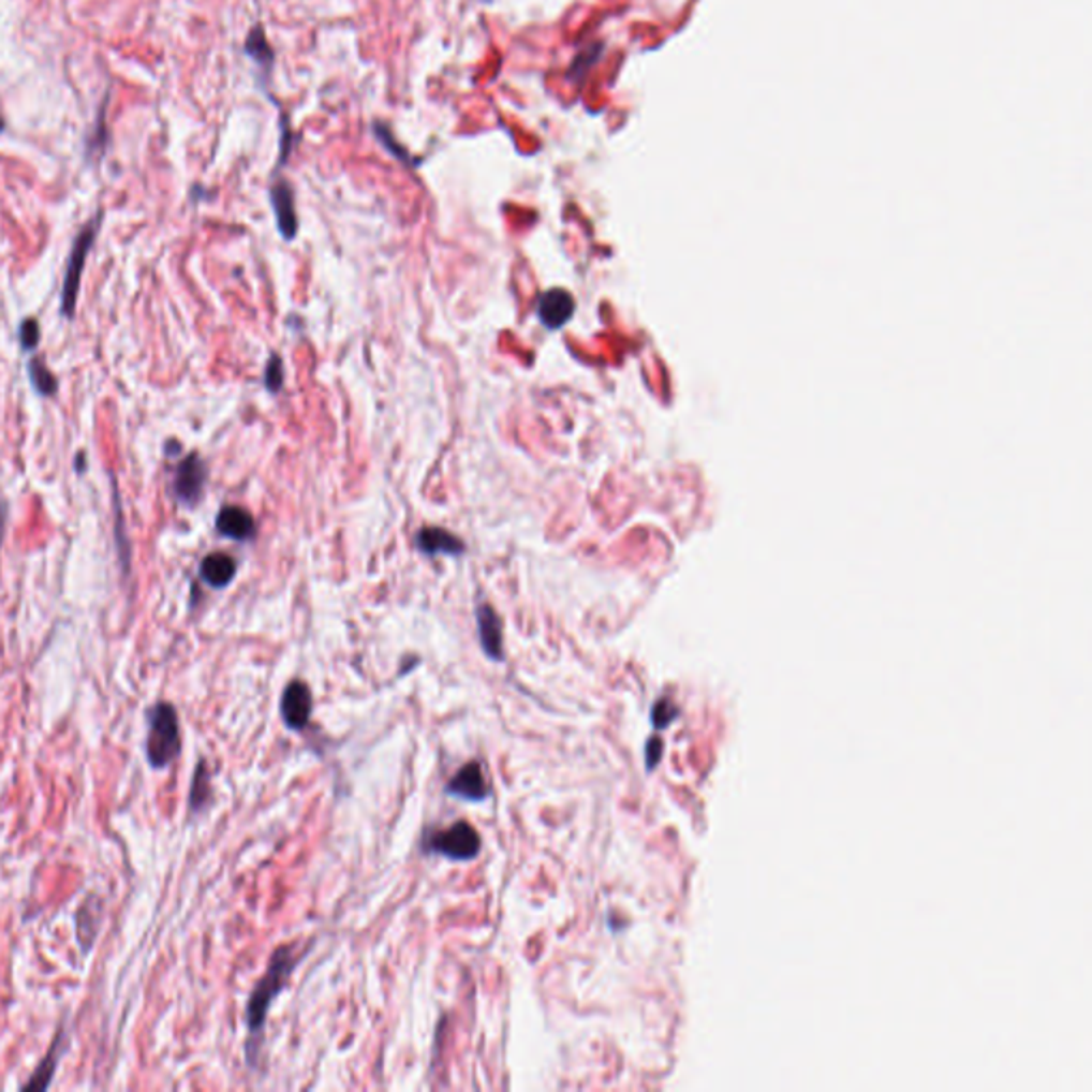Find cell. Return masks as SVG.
<instances>
[{"instance_id": "9", "label": "cell", "mask_w": 1092, "mask_h": 1092, "mask_svg": "<svg viewBox=\"0 0 1092 1092\" xmlns=\"http://www.w3.org/2000/svg\"><path fill=\"white\" fill-rule=\"evenodd\" d=\"M574 314V299L563 289H550L538 299V319L546 329H561Z\"/></svg>"}, {"instance_id": "20", "label": "cell", "mask_w": 1092, "mask_h": 1092, "mask_svg": "<svg viewBox=\"0 0 1092 1092\" xmlns=\"http://www.w3.org/2000/svg\"><path fill=\"white\" fill-rule=\"evenodd\" d=\"M282 382H284V369H282V361L274 355L269 359L267 365V371H265V386L269 393H278L282 388Z\"/></svg>"}, {"instance_id": "8", "label": "cell", "mask_w": 1092, "mask_h": 1092, "mask_svg": "<svg viewBox=\"0 0 1092 1092\" xmlns=\"http://www.w3.org/2000/svg\"><path fill=\"white\" fill-rule=\"evenodd\" d=\"M205 478H207V470H205V463L201 461V457L198 455L186 457L180 463V468L176 472V481H174L176 498L188 506L196 504L203 496Z\"/></svg>"}, {"instance_id": "23", "label": "cell", "mask_w": 1092, "mask_h": 1092, "mask_svg": "<svg viewBox=\"0 0 1092 1092\" xmlns=\"http://www.w3.org/2000/svg\"><path fill=\"white\" fill-rule=\"evenodd\" d=\"M4 521H6V506L0 504V548H2V536H4Z\"/></svg>"}, {"instance_id": "5", "label": "cell", "mask_w": 1092, "mask_h": 1092, "mask_svg": "<svg viewBox=\"0 0 1092 1092\" xmlns=\"http://www.w3.org/2000/svg\"><path fill=\"white\" fill-rule=\"evenodd\" d=\"M312 709H314V700H312L310 688L304 681H291L282 694V700H280V713H282L284 726L293 732L308 728Z\"/></svg>"}, {"instance_id": "15", "label": "cell", "mask_w": 1092, "mask_h": 1092, "mask_svg": "<svg viewBox=\"0 0 1092 1092\" xmlns=\"http://www.w3.org/2000/svg\"><path fill=\"white\" fill-rule=\"evenodd\" d=\"M99 930H101V901L97 897H88V901H84L77 911V939L84 954L92 949Z\"/></svg>"}, {"instance_id": "19", "label": "cell", "mask_w": 1092, "mask_h": 1092, "mask_svg": "<svg viewBox=\"0 0 1092 1092\" xmlns=\"http://www.w3.org/2000/svg\"><path fill=\"white\" fill-rule=\"evenodd\" d=\"M677 715H679V709H677V707H675V705H673L670 700H666V698L658 700V703L653 705V711H651V722H653V728L655 729L668 728V726H670V724H673V722L677 720Z\"/></svg>"}, {"instance_id": "3", "label": "cell", "mask_w": 1092, "mask_h": 1092, "mask_svg": "<svg viewBox=\"0 0 1092 1092\" xmlns=\"http://www.w3.org/2000/svg\"><path fill=\"white\" fill-rule=\"evenodd\" d=\"M483 841L476 828L468 822H457L446 830L431 835L425 841V852L433 856H442L453 862H470L481 854Z\"/></svg>"}, {"instance_id": "7", "label": "cell", "mask_w": 1092, "mask_h": 1092, "mask_svg": "<svg viewBox=\"0 0 1092 1092\" xmlns=\"http://www.w3.org/2000/svg\"><path fill=\"white\" fill-rule=\"evenodd\" d=\"M476 623H478V640L483 647V653L491 662H504V632H502V619L493 610L491 604H481L476 608Z\"/></svg>"}, {"instance_id": "16", "label": "cell", "mask_w": 1092, "mask_h": 1092, "mask_svg": "<svg viewBox=\"0 0 1092 1092\" xmlns=\"http://www.w3.org/2000/svg\"><path fill=\"white\" fill-rule=\"evenodd\" d=\"M209 798H211L209 770H207V764L201 759V762H198V766H196V770H194L192 785H190V796H188L190 813H201V811H205V807L209 805Z\"/></svg>"}, {"instance_id": "17", "label": "cell", "mask_w": 1092, "mask_h": 1092, "mask_svg": "<svg viewBox=\"0 0 1092 1092\" xmlns=\"http://www.w3.org/2000/svg\"><path fill=\"white\" fill-rule=\"evenodd\" d=\"M246 54L267 73H271V67H274V51L267 43V36L263 32L261 26H256L250 34H248V41H246Z\"/></svg>"}, {"instance_id": "1", "label": "cell", "mask_w": 1092, "mask_h": 1092, "mask_svg": "<svg viewBox=\"0 0 1092 1092\" xmlns=\"http://www.w3.org/2000/svg\"><path fill=\"white\" fill-rule=\"evenodd\" d=\"M299 958L295 956L291 945H282L276 949V954L269 960L267 973L256 984L248 1009H246V1022H248V1042H246V1061L254 1067L261 1054V1039L265 1033V1022L271 1009V1003L278 999L282 988L286 986L293 969L297 966Z\"/></svg>"}, {"instance_id": "4", "label": "cell", "mask_w": 1092, "mask_h": 1092, "mask_svg": "<svg viewBox=\"0 0 1092 1092\" xmlns=\"http://www.w3.org/2000/svg\"><path fill=\"white\" fill-rule=\"evenodd\" d=\"M99 226H101V213L88 226H84V231L77 235V239L73 244V250H71L69 263H67V274H64V284H62V306H60V310H62V314L67 319H71L73 312H75L77 291H79V282H82V271H84L86 259L90 254V248H92V244L97 239Z\"/></svg>"}, {"instance_id": "18", "label": "cell", "mask_w": 1092, "mask_h": 1092, "mask_svg": "<svg viewBox=\"0 0 1092 1092\" xmlns=\"http://www.w3.org/2000/svg\"><path fill=\"white\" fill-rule=\"evenodd\" d=\"M30 378H32V386L41 393V395H54L56 393V378L54 373L43 365L41 359H32L30 361Z\"/></svg>"}, {"instance_id": "11", "label": "cell", "mask_w": 1092, "mask_h": 1092, "mask_svg": "<svg viewBox=\"0 0 1092 1092\" xmlns=\"http://www.w3.org/2000/svg\"><path fill=\"white\" fill-rule=\"evenodd\" d=\"M216 530L224 538H231V541H237V543H246V541H250L254 536L256 526H254L252 515L246 508L226 506V508L220 511V515L216 519Z\"/></svg>"}, {"instance_id": "21", "label": "cell", "mask_w": 1092, "mask_h": 1092, "mask_svg": "<svg viewBox=\"0 0 1092 1092\" xmlns=\"http://www.w3.org/2000/svg\"><path fill=\"white\" fill-rule=\"evenodd\" d=\"M19 344L24 351H34L39 344V323L28 319L19 325Z\"/></svg>"}, {"instance_id": "2", "label": "cell", "mask_w": 1092, "mask_h": 1092, "mask_svg": "<svg viewBox=\"0 0 1092 1092\" xmlns=\"http://www.w3.org/2000/svg\"><path fill=\"white\" fill-rule=\"evenodd\" d=\"M182 751L180 718L174 705L157 703L148 709L146 757L154 770H163L178 759Z\"/></svg>"}, {"instance_id": "10", "label": "cell", "mask_w": 1092, "mask_h": 1092, "mask_svg": "<svg viewBox=\"0 0 1092 1092\" xmlns=\"http://www.w3.org/2000/svg\"><path fill=\"white\" fill-rule=\"evenodd\" d=\"M269 196H271V205H274V211H276L278 228H280L282 237L291 241L297 235L295 194H293L291 183L286 182V180L274 183L271 190H269Z\"/></svg>"}, {"instance_id": "24", "label": "cell", "mask_w": 1092, "mask_h": 1092, "mask_svg": "<svg viewBox=\"0 0 1092 1092\" xmlns=\"http://www.w3.org/2000/svg\"><path fill=\"white\" fill-rule=\"evenodd\" d=\"M2 129H4V124H2V118H0V133H2Z\"/></svg>"}, {"instance_id": "12", "label": "cell", "mask_w": 1092, "mask_h": 1092, "mask_svg": "<svg viewBox=\"0 0 1092 1092\" xmlns=\"http://www.w3.org/2000/svg\"><path fill=\"white\" fill-rule=\"evenodd\" d=\"M64 1048H67L64 1031L60 1029V1031L56 1033V1037H54V1042H51V1046H49V1050H47L45 1059H43V1061H41V1065L32 1072L30 1080H28L21 1089H24V1091H32V1089H34V1091H45V1089L49 1087V1082H51L54 1074H56V1067H58V1063H60V1057H62Z\"/></svg>"}, {"instance_id": "6", "label": "cell", "mask_w": 1092, "mask_h": 1092, "mask_svg": "<svg viewBox=\"0 0 1092 1092\" xmlns=\"http://www.w3.org/2000/svg\"><path fill=\"white\" fill-rule=\"evenodd\" d=\"M446 794L466 802H483L489 796V785L478 762H468L446 783Z\"/></svg>"}, {"instance_id": "22", "label": "cell", "mask_w": 1092, "mask_h": 1092, "mask_svg": "<svg viewBox=\"0 0 1092 1092\" xmlns=\"http://www.w3.org/2000/svg\"><path fill=\"white\" fill-rule=\"evenodd\" d=\"M645 749H647V753H645V764H647V770H653V768H655V766L660 764V759H662L664 742H662V738H660V736H653V738H649V740H647Z\"/></svg>"}, {"instance_id": "13", "label": "cell", "mask_w": 1092, "mask_h": 1092, "mask_svg": "<svg viewBox=\"0 0 1092 1092\" xmlns=\"http://www.w3.org/2000/svg\"><path fill=\"white\" fill-rule=\"evenodd\" d=\"M416 546L420 548V552L433 557V555H463L466 552V545L453 536L451 532L442 530V528H425L416 534Z\"/></svg>"}, {"instance_id": "14", "label": "cell", "mask_w": 1092, "mask_h": 1092, "mask_svg": "<svg viewBox=\"0 0 1092 1092\" xmlns=\"http://www.w3.org/2000/svg\"><path fill=\"white\" fill-rule=\"evenodd\" d=\"M235 572L237 563L226 552H211L201 561V578L213 589H224L235 578Z\"/></svg>"}]
</instances>
